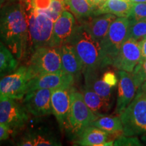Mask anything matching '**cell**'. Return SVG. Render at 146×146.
<instances>
[{"instance_id":"obj_1","label":"cell","mask_w":146,"mask_h":146,"mask_svg":"<svg viewBox=\"0 0 146 146\" xmlns=\"http://www.w3.org/2000/svg\"><path fill=\"white\" fill-rule=\"evenodd\" d=\"M25 1H7L0 10V41L18 60L28 52L29 21Z\"/></svg>"},{"instance_id":"obj_2","label":"cell","mask_w":146,"mask_h":146,"mask_svg":"<svg viewBox=\"0 0 146 146\" xmlns=\"http://www.w3.org/2000/svg\"><path fill=\"white\" fill-rule=\"evenodd\" d=\"M69 44L74 47L83 65L85 81L98 75L102 70L99 42L96 41L80 23Z\"/></svg>"},{"instance_id":"obj_3","label":"cell","mask_w":146,"mask_h":146,"mask_svg":"<svg viewBox=\"0 0 146 146\" xmlns=\"http://www.w3.org/2000/svg\"><path fill=\"white\" fill-rule=\"evenodd\" d=\"M29 21L28 52L32 54L36 49L51 46L54 22L46 14L40 12L28 1Z\"/></svg>"},{"instance_id":"obj_4","label":"cell","mask_w":146,"mask_h":146,"mask_svg":"<svg viewBox=\"0 0 146 146\" xmlns=\"http://www.w3.org/2000/svg\"><path fill=\"white\" fill-rule=\"evenodd\" d=\"M130 26L128 17L116 18L110 27L108 31L100 43L102 68L112 65L122 45L127 39Z\"/></svg>"},{"instance_id":"obj_5","label":"cell","mask_w":146,"mask_h":146,"mask_svg":"<svg viewBox=\"0 0 146 146\" xmlns=\"http://www.w3.org/2000/svg\"><path fill=\"white\" fill-rule=\"evenodd\" d=\"M124 135L138 136L146 133V94L137 89L131 102L120 114Z\"/></svg>"},{"instance_id":"obj_6","label":"cell","mask_w":146,"mask_h":146,"mask_svg":"<svg viewBox=\"0 0 146 146\" xmlns=\"http://www.w3.org/2000/svg\"><path fill=\"white\" fill-rule=\"evenodd\" d=\"M27 66L31 79L44 74L62 72L60 47L47 46L36 49L31 54Z\"/></svg>"},{"instance_id":"obj_7","label":"cell","mask_w":146,"mask_h":146,"mask_svg":"<svg viewBox=\"0 0 146 146\" xmlns=\"http://www.w3.org/2000/svg\"><path fill=\"white\" fill-rule=\"evenodd\" d=\"M70 107L67 131L76 139L85 128L99 117L87 106L83 94L73 87L70 89Z\"/></svg>"},{"instance_id":"obj_8","label":"cell","mask_w":146,"mask_h":146,"mask_svg":"<svg viewBox=\"0 0 146 146\" xmlns=\"http://www.w3.org/2000/svg\"><path fill=\"white\" fill-rule=\"evenodd\" d=\"M29 77L27 66H21L0 79V100H21L27 94Z\"/></svg>"},{"instance_id":"obj_9","label":"cell","mask_w":146,"mask_h":146,"mask_svg":"<svg viewBox=\"0 0 146 146\" xmlns=\"http://www.w3.org/2000/svg\"><path fill=\"white\" fill-rule=\"evenodd\" d=\"M16 100L11 98L0 100V123L6 125L11 133L21 131L29 119L25 106Z\"/></svg>"},{"instance_id":"obj_10","label":"cell","mask_w":146,"mask_h":146,"mask_svg":"<svg viewBox=\"0 0 146 146\" xmlns=\"http://www.w3.org/2000/svg\"><path fill=\"white\" fill-rule=\"evenodd\" d=\"M54 89H38L27 92L23 105L27 112L35 117L48 116L52 114L51 96Z\"/></svg>"},{"instance_id":"obj_11","label":"cell","mask_w":146,"mask_h":146,"mask_svg":"<svg viewBox=\"0 0 146 146\" xmlns=\"http://www.w3.org/2000/svg\"><path fill=\"white\" fill-rule=\"evenodd\" d=\"M141 58V42L128 38L122 45L112 66L118 70L132 72Z\"/></svg>"},{"instance_id":"obj_12","label":"cell","mask_w":146,"mask_h":146,"mask_svg":"<svg viewBox=\"0 0 146 146\" xmlns=\"http://www.w3.org/2000/svg\"><path fill=\"white\" fill-rule=\"evenodd\" d=\"M78 24L72 13L64 10L54 24L51 46L60 47L69 44Z\"/></svg>"},{"instance_id":"obj_13","label":"cell","mask_w":146,"mask_h":146,"mask_svg":"<svg viewBox=\"0 0 146 146\" xmlns=\"http://www.w3.org/2000/svg\"><path fill=\"white\" fill-rule=\"evenodd\" d=\"M16 145L24 146L62 145L60 138L50 128L41 126L31 127L25 131L20 137Z\"/></svg>"},{"instance_id":"obj_14","label":"cell","mask_w":146,"mask_h":146,"mask_svg":"<svg viewBox=\"0 0 146 146\" xmlns=\"http://www.w3.org/2000/svg\"><path fill=\"white\" fill-rule=\"evenodd\" d=\"M70 89H55L53 90L51 96L52 114L56 118L62 131H67L68 127V116L70 107Z\"/></svg>"},{"instance_id":"obj_15","label":"cell","mask_w":146,"mask_h":146,"mask_svg":"<svg viewBox=\"0 0 146 146\" xmlns=\"http://www.w3.org/2000/svg\"><path fill=\"white\" fill-rule=\"evenodd\" d=\"M75 81L72 75L63 72L44 74L33 78L29 81L27 92L38 89L71 88Z\"/></svg>"},{"instance_id":"obj_16","label":"cell","mask_w":146,"mask_h":146,"mask_svg":"<svg viewBox=\"0 0 146 146\" xmlns=\"http://www.w3.org/2000/svg\"><path fill=\"white\" fill-rule=\"evenodd\" d=\"M118 78V97L115 113L120 114L135 98L137 89L131 72L119 70Z\"/></svg>"},{"instance_id":"obj_17","label":"cell","mask_w":146,"mask_h":146,"mask_svg":"<svg viewBox=\"0 0 146 146\" xmlns=\"http://www.w3.org/2000/svg\"><path fill=\"white\" fill-rule=\"evenodd\" d=\"M116 16L111 14H104L93 16L89 18L80 21L87 31L98 42L102 41L108 31L110 27Z\"/></svg>"},{"instance_id":"obj_18","label":"cell","mask_w":146,"mask_h":146,"mask_svg":"<svg viewBox=\"0 0 146 146\" xmlns=\"http://www.w3.org/2000/svg\"><path fill=\"white\" fill-rule=\"evenodd\" d=\"M60 49L63 72L71 74L75 80H78L83 73V65L74 47L70 44H65Z\"/></svg>"},{"instance_id":"obj_19","label":"cell","mask_w":146,"mask_h":146,"mask_svg":"<svg viewBox=\"0 0 146 146\" xmlns=\"http://www.w3.org/2000/svg\"><path fill=\"white\" fill-rule=\"evenodd\" d=\"M111 135L94 126L85 128L76 138V143L83 146H102L110 141Z\"/></svg>"},{"instance_id":"obj_20","label":"cell","mask_w":146,"mask_h":146,"mask_svg":"<svg viewBox=\"0 0 146 146\" xmlns=\"http://www.w3.org/2000/svg\"><path fill=\"white\" fill-rule=\"evenodd\" d=\"M133 4L131 0H105L99 8L95 10L94 16L111 14L118 17H129Z\"/></svg>"},{"instance_id":"obj_21","label":"cell","mask_w":146,"mask_h":146,"mask_svg":"<svg viewBox=\"0 0 146 146\" xmlns=\"http://www.w3.org/2000/svg\"><path fill=\"white\" fill-rule=\"evenodd\" d=\"M81 90L84 100L87 106L98 117L105 116L110 110L112 104L105 101L91 87L84 85Z\"/></svg>"},{"instance_id":"obj_22","label":"cell","mask_w":146,"mask_h":146,"mask_svg":"<svg viewBox=\"0 0 146 146\" xmlns=\"http://www.w3.org/2000/svg\"><path fill=\"white\" fill-rule=\"evenodd\" d=\"M91 125L99 128L111 135H114L116 138L124 135L123 124L118 116H108L105 115L95 120Z\"/></svg>"},{"instance_id":"obj_23","label":"cell","mask_w":146,"mask_h":146,"mask_svg":"<svg viewBox=\"0 0 146 146\" xmlns=\"http://www.w3.org/2000/svg\"><path fill=\"white\" fill-rule=\"evenodd\" d=\"M18 62L10 50L0 41V79L14 72L18 68Z\"/></svg>"},{"instance_id":"obj_24","label":"cell","mask_w":146,"mask_h":146,"mask_svg":"<svg viewBox=\"0 0 146 146\" xmlns=\"http://www.w3.org/2000/svg\"><path fill=\"white\" fill-rule=\"evenodd\" d=\"M64 2L79 22L94 16V9L88 0H64Z\"/></svg>"},{"instance_id":"obj_25","label":"cell","mask_w":146,"mask_h":146,"mask_svg":"<svg viewBox=\"0 0 146 146\" xmlns=\"http://www.w3.org/2000/svg\"><path fill=\"white\" fill-rule=\"evenodd\" d=\"M85 85L91 87L105 101L111 104L112 90L114 87L110 86L108 84L105 83L102 78H100L99 75L95 76L89 81H85Z\"/></svg>"},{"instance_id":"obj_26","label":"cell","mask_w":146,"mask_h":146,"mask_svg":"<svg viewBox=\"0 0 146 146\" xmlns=\"http://www.w3.org/2000/svg\"><path fill=\"white\" fill-rule=\"evenodd\" d=\"M128 38H132L138 41L146 39V18L135 23L130 21L127 39Z\"/></svg>"},{"instance_id":"obj_27","label":"cell","mask_w":146,"mask_h":146,"mask_svg":"<svg viewBox=\"0 0 146 146\" xmlns=\"http://www.w3.org/2000/svg\"><path fill=\"white\" fill-rule=\"evenodd\" d=\"M131 73L137 89L146 81V60L141 59L135 67Z\"/></svg>"},{"instance_id":"obj_28","label":"cell","mask_w":146,"mask_h":146,"mask_svg":"<svg viewBox=\"0 0 146 146\" xmlns=\"http://www.w3.org/2000/svg\"><path fill=\"white\" fill-rule=\"evenodd\" d=\"M131 23L141 21L146 18V2L133 3L129 17Z\"/></svg>"},{"instance_id":"obj_29","label":"cell","mask_w":146,"mask_h":146,"mask_svg":"<svg viewBox=\"0 0 146 146\" xmlns=\"http://www.w3.org/2000/svg\"><path fill=\"white\" fill-rule=\"evenodd\" d=\"M141 143V141H140L137 136H126L122 135L115 139L113 145L139 146L143 145Z\"/></svg>"},{"instance_id":"obj_30","label":"cell","mask_w":146,"mask_h":146,"mask_svg":"<svg viewBox=\"0 0 146 146\" xmlns=\"http://www.w3.org/2000/svg\"><path fill=\"white\" fill-rule=\"evenodd\" d=\"M103 81L108 84L110 86L114 87L118 83V78L112 71H106L102 76Z\"/></svg>"},{"instance_id":"obj_31","label":"cell","mask_w":146,"mask_h":146,"mask_svg":"<svg viewBox=\"0 0 146 146\" xmlns=\"http://www.w3.org/2000/svg\"><path fill=\"white\" fill-rule=\"evenodd\" d=\"M11 131L6 125L0 123V141L7 139L10 136Z\"/></svg>"},{"instance_id":"obj_32","label":"cell","mask_w":146,"mask_h":146,"mask_svg":"<svg viewBox=\"0 0 146 146\" xmlns=\"http://www.w3.org/2000/svg\"><path fill=\"white\" fill-rule=\"evenodd\" d=\"M140 42H141V59L146 60V39Z\"/></svg>"},{"instance_id":"obj_33","label":"cell","mask_w":146,"mask_h":146,"mask_svg":"<svg viewBox=\"0 0 146 146\" xmlns=\"http://www.w3.org/2000/svg\"><path fill=\"white\" fill-rule=\"evenodd\" d=\"M139 89H141L142 91H143V92L146 94V81L144 82V83L141 85V87H140Z\"/></svg>"},{"instance_id":"obj_34","label":"cell","mask_w":146,"mask_h":146,"mask_svg":"<svg viewBox=\"0 0 146 146\" xmlns=\"http://www.w3.org/2000/svg\"><path fill=\"white\" fill-rule=\"evenodd\" d=\"M141 141L143 143H144V145H146V133L143 134L141 137Z\"/></svg>"},{"instance_id":"obj_35","label":"cell","mask_w":146,"mask_h":146,"mask_svg":"<svg viewBox=\"0 0 146 146\" xmlns=\"http://www.w3.org/2000/svg\"><path fill=\"white\" fill-rule=\"evenodd\" d=\"M133 3H143L146 2V0H131Z\"/></svg>"},{"instance_id":"obj_36","label":"cell","mask_w":146,"mask_h":146,"mask_svg":"<svg viewBox=\"0 0 146 146\" xmlns=\"http://www.w3.org/2000/svg\"><path fill=\"white\" fill-rule=\"evenodd\" d=\"M5 1H7V0H0V10L2 8V6L4 5Z\"/></svg>"},{"instance_id":"obj_37","label":"cell","mask_w":146,"mask_h":146,"mask_svg":"<svg viewBox=\"0 0 146 146\" xmlns=\"http://www.w3.org/2000/svg\"><path fill=\"white\" fill-rule=\"evenodd\" d=\"M25 1V0H7V1Z\"/></svg>"}]
</instances>
